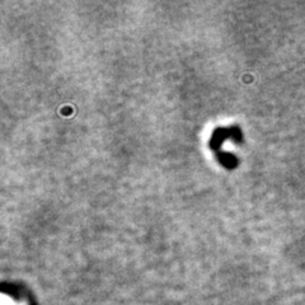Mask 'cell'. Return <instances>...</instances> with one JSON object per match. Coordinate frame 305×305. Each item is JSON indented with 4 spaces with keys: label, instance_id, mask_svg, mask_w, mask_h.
I'll return each instance as SVG.
<instances>
[]
</instances>
